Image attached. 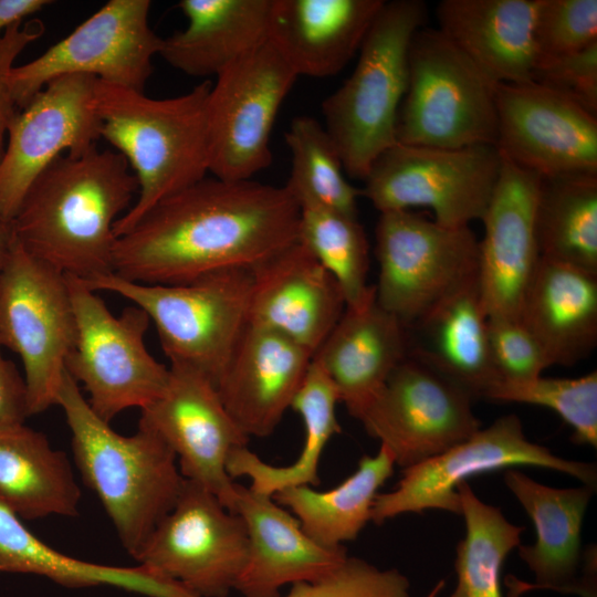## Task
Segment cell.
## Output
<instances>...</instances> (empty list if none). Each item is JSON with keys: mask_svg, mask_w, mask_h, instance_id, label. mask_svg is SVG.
Here are the masks:
<instances>
[{"mask_svg": "<svg viewBox=\"0 0 597 597\" xmlns=\"http://www.w3.org/2000/svg\"><path fill=\"white\" fill-rule=\"evenodd\" d=\"M300 208L284 187L203 178L161 200L118 237L114 274L180 284L252 269L297 241Z\"/></svg>", "mask_w": 597, "mask_h": 597, "instance_id": "obj_1", "label": "cell"}, {"mask_svg": "<svg viewBox=\"0 0 597 597\" xmlns=\"http://www.w3.org/2000/svg\"><path fill=\"white\" fill-rule=\"evenodd\" d=\"M138 425L170 447L185 479L201 484L234 512L237 490L227 472V460L233 449L248 446L250 438L229 416L206 375L170 364L164 391L140 409Z\"/></svg>", "mask_w": 597, "mask_h": 597, "instance_id": "obj_18", "label": "cell"}, {"mask_svg": "<svg viewBox=\"0 0 597 597\" xmlns=\"http://www.w3.org/2000/svg\"><path fill=\"white\" fill-rule=\"evenodd\" d=\"M489 345L499 381H524L551 367L542 347L519 318L489 317Z\"/></svg>", "mask_w": 597, "mask_h": 597, "instance_id": "obj_42", "label": "cell"}, {"mask_svg": "<svg viewBox=\"0 0 597 597\" xmlns=\"http://www.w3.org/2000/svg\"><path fill=\"white\" fill-rule=\"evenodd\" d=\"M427 17L423 1H385L362 43L353 73L322 103L324 127L349 177L364 180L375 160L397 143L409 46Z\"/></svg>", "mask_w": 597, "mask_h": 597, "instance_id": "obj_5", "label": "cell"}, {"mask_svg": "<svg viewBox=\"0 0 597 597\" xmlns=\"http://www.w3.org/2000/svg\"><path fill=\"white\" fill-rule=\"evenodd\" d=\"M515 465L552 469L596 488L595 464L564 459L548 448L530 441L520 418L510 413L447 451L402 469L396 488L377 494L370 521L380 525L405 513H422L432 509L461 515L457 492L461 482L481 473Z\"/></svg>", "mask_w": 597, "mask_h": 597, "instance_id": "obj_12", "label": "cell"}, {"mask_svg": "<svg viewBox=\"0 0 597 597\" xmlns=\"http://www.w3.org/2000/svg\"><path fill=\"white\" fill-rule=\"evenodd\" d=\"M440 583L428 597H436ZM410 583L398 569H380L365 559L347 556L328 575L296 583L284 597H409Z\"/></svg>", "mask_w": 597, "mask_h": 597, "instance_id": "obj_41", "label": "cell"}, {"mask_svg": "<svg viewBox=\"0 0 597 597\" xmlns=\"http://www.w3.org/2000/svg\"><path fill=\"white\" fill-rule=\"evenodd\" d=\"M463 388L408 356L390 374L359 421L406 469L436 457L481 429Z\"/></svg>", "mask_w": 597, "mask_h": 597, "instance_id": "obj_16", "label": "cell"}, {"mask_svg": "<svg viewBox=\"0 0 597 597\" xmlns=\"http://www.w3.org/2000/svg\"><path fill=\"white\" fill-rule=\"evenodd\" d=\"M0 573L46 577L69 588L111 586L146 597H197L150 568L82 561L45 544L0 502Z\"/></svg>", "mask_w": 597, "mask_h": 597, "instance_id": "obj_32", "label": "cell"}, {"mask_svg": "<svg viewBox=\"0 0 597 597\" xmlns=\"http://www.w3.org/2000/svg\"><path fill=\"white\" fill-rule=\"evenodd\" d=\"M535 228L541 258L597 273V175L542 179Z\"/></svg>", "mask_w": 597, "mask_h": 597, "instance_id": "obj_35", "label": "cell"}, {"mask_svg": "<svg viewBox=\"0 0 597 597\" xmlns=\"http://www.w3.org/2000/svg\"><path fill=\"white\" fill-rule=\"evenodd\" d=\"M96 81L80 74L57 77L18 109L0 160V219L13 220L31 185L59 156L96 147L102 125L94 105Z\"/></svg>", "mask_w": 597, "mask_h": 597, "instance_id": "obj_17", "label": "cell"}, {"mask_svg": "<svg viewBox=\"0 0 597 597\" xmlns=\"http://www.w3.org/2000/svg\"><path fill=\"white\" fill-rule=\"evenodd\" d=\"M457 492L465 535L455 547L457 586L449 597H503L501 572L525 530L511 523L501 509L480 500L467 481Z\"/></svg>", "mask_w": 597, "mask_h": 597, "instance_id": "obj_36", "label": "cell"}, {"mask_svg": "<svg viewBox=\"0 0 597 597\" xmlns=\"http://www.w3.org/2000/svg\"><path fill=\"white\" fill-rule=\"evenodd\" d=\"M500 154L542 179L597 175V116L536 82L498 84Z\"/></svg>", "mask_w": 597, "mask_h": 597, "instance_id": "obj_19", "label": "cell"}, {"mask_svg": "<svg viewBox=\"0 0 597 597\" xmlns=\"http://www.w3.org/2000/svg\"><path fill=\"white\" fill-rule=\"evenodd\" d=\"M43 32L42 22L35 19L17 22L0 35V160L4 153L10 123L19 109L10 88V72L18 56Z\"/></svg>", "mask_w": 597, "mask_h": 597, "instance_id": "obj_44", "label": "cell"}, {"mask_svg": "<svg viewBox=\"0 0 597 597\" xmlns=\"http://www.w3.org/2000/svg\"><path fill=\"white\" fill-rule=\"evenodd\" d=\"M150 7L149 0H109L41 55L14 65L9 83L17 107L49 82L73 74L144 92L164 42L149 25Z\"/></svg>", "mask_w": 597, "mask_h": 597, "instance_id": "obj_13", "label": "cell"}, {"mask_svg": "<svg viewBox=\"0 0 597 597\" xmlns=\"http://www.w3.org/2000/svg\"><path fill=\"white\" fill-rule=\"evenodd\" d=\"M75 329L66 275L14 237L0 276V344L22 360L30 416L56 405Z\"/></svg>", "mask_w": 597, "mask_h": 597, "instance_id": "obj_9", "label": "cell"}, {"mask_svg": "<svg viewBox=\"0 0 597 597\" xmlns=\"http://www.w3.org/2000/svg\"><path fill=\"white\" fill-rule=\"evenodd\" d=\"M533 34L535 63L597 43V0H538Z\"/></svg>", "mask_w": 597, "mask_h": 597, "instance_id": "obj_40", "label": "cell"}, {"mask_svg": "<svg viewBox=\"0 0 597 597\" xmlns=\"http://www.w3.org/2000/svg\"><path fill=\"white\" fill-rule=\"evenodd\" d=\"M532 81L597 115V43L568 55L537 61Z\"/></svg>", "mask_w": 597, "mask_h": 597, "instance_id": "obj_43", "label": "cell"}, {"mask_svg": "<svg viewBox=\"0 0 597 597\" xmlns=\"http://www.w3.org/2000/svg\"><path fill=\"white\" fill-rule=\"evenodd\" d=\"M291 171L283 186L298 208L323 207L357 216L360 190L345 178L339 154L323 124L295 117L285 134Z\"/></svg>", "mask_w": 597, "mask_h": 597, "instance_id": "obj_37", "label": "cell"}, {"mask_svg": "<svg viewBox=\"0 0 597 597\" xmlns=\"http://www.w3.org/2000/svg\"><path fill=\"white\" fill-rule=\"evenodd\" d=\"M84 282L142 308L170 364L195 368L214 385L249 325L251 269L220 270L180 284H146L114 273Z\"/></svg>", "mask_w": 597, "mask_h": 597, "instance_id": "obj_6", "label": "cell"}, {"mask_svg": "<svg viewBox=\"0 0 597 597\" xmlns=\"http://www.w3.org/2000/svg\"><path fill=\"white\" fill-rule=\"evenodd\" d=\"M517 318L551 366L585 359L597 345V273L541 258Z\"/></svg>", "mask_w": 597, "mask_h": 597, "instance_id": "obj_29", "label": "cell"}, {"mask_svg": "<svg viewBox=\"0 0 597 597\" xmlns=\"http://www.w3.org/2000/svg\"><path fill=\"white\" fill-rule=\"evenodd\" d=\"M272 0H181L188 20L164 38L159 55L193 77L218 76L268 42Z\"/></svg>", "mask_w": 597, "mask_h": 597, "instance_id": "obj_30", "label": "cell"}, {"mask_svg": "<svg viewBox=\"0 0 597 597\" xmlns=\"http://www.w3.org/2000/svg\"><path fill=\"white\" fill-rule=\"evenodd\" d=\"M251 272L249 324L280 333L314 355L346 308L336 280L300 241Z\"/></svg>", "mask_w": 597, "mask_h": 597, "instance_id": "obj_21", "label": "cell"}, {"mask_svg": "<svg viewBox=\"0 0 597 597\" xmlns=\"http://www.w3.org/2000/svg\"><path fill=\"white\" fill-rule=\"evenodd\" d=\"M377 303L406 327L479 276V240L411 210L381 212L376 226Z\"/></svg>", "mask_w": 597, "mask_h": 597, "instance_id": "obj_10", "label": "cell"}, {"mask_svg": "<svg viewBox=\"0 0 597 597\" xmlns=\"http://www.w3.org/2000/svg\"><path fill=\"white\" fill-rule=\"evenodd\" d=\"M312 358L280 333L247 326L216 385L226 410L245 436L264 438L274 432Z\"/></svg>", "mask_w": 597, "mask_h": 597, "instance_id": "obj_23", "label": "cell"}, {"mask_svg": "<svg viewBox=\"0 0 597 597\" xmlns=\"http://www.w3.org/2000/svg\"><path fill=\"white\" fill-rule=\"evenodd\" d=\"M211 85L203 80L179 96L151 98L144 92L96 81L94 105L102 123L101 138L123 155L138 182L136 201L115 222L116 238L158 202L206 178Z\"/></svg>", "mask_w": 597, "mask_h": 597, "instance_id": "obj_4", "label": "cell"}, {"mask_svg": "<svg viewBox=\"0 0 597 597\" xmlns=\"http://www.w3.org/2000/svg\"><path fill=\"white\" fill-rule=\"evenodd\" d=\"M81 500L72 465L45 434L24 423L0 429V502L21 520L76 516Z\"/></svg>", "mask_w": 597, "mask_h": 597, "instance_id": "obj_31", "label": "cell"}, {"mask_svg": "<svg viewBox=\"0 0 597 597\" xmlns=\"http://www.w3.org/2000/svg\"><path fill=\"white\" fill-rule=\"evenodd\" d=\"M235 490L234 513L243 519L249 540L248 558L234 587L243 597H281L283 586L317 580L347 558L344 546L313 541L272 496L238 483Z\"/></svg>", "mask_w": 597, "mask_h": 597, "instance_id": "obj_24", "label": "cell"}, {"mask_svg": "<svg viewBox=\"0 0 597 597\" xmlns=\"http://www.w3.org/2000/svg\"><path fill=\"white\" fill-rule=\"evenodd\" d=\"M541 180L502 156L479 241V285L491 318L519 317L541 260L535 228Z\"/></svg>", "mask_w": 597, "mask_h": 597, "instance_id": "obj_20", "label": "cell"}, {"mask_svg": "<svg viewBox=\"0 0 597 597\" xmlns=\"http://www.w3.org/2000/svg\"><path fill=\"white\" fill-rule=\"evenodd\" d=\"M504 483L532 520L536 541L517 547L520 558L535 576L526 589L545 588L596 597V576L580 570L596 567V548L584 553L582 526L596 488H553L517 469H505Z\"/></svg>", "mask_w": 597, "mask_h": 597, "instance_id": "obj_22", "label": "cell"}, {"mask_svg": "<svg viewBox=\"0 0 597 597\" xmlns=\"http://www.w3.org/2000/svg\"><path fill=\"white\" fill-rule=\"evenodd\" d=\"M0 344V429L24 423L30 416L24 376L3 357Z\"/></svg>", "mask_w": 597, "mask_h": 597, "instance_id": "obj_45", "label": "cell"}, {"mask_svg": "<svg viewBox=\"0 0 597 597\" xmlns=\"http://www.w3.org/2000/svg\"><path fill=\"white\" fill-rule=\"evenodd\" d=\"M48 0H0V35L12 24L43 10Z\"/></svg>", "mask_w": 597, "mask_h": 597, "instance_id": "obj_46", "label": "cell"}, {"mask_svg": "<svg viewBox=\"0 0 597 597\" xmlns=\"http://www.w3.org/2000/svg\"><path fill=\"white\" fill-rule=\"evenodd\" d=\"M248 551L243 519L226 509L208 489L185 479L175 506L134 559L197 597H228L244 568Z\"/></svg>", "mask_w": 597, "mask_h": 597, "instance_id": "obj_14", "label": "cell"}, {"mask_svg": "<svg viewBox=\"0 0 597 597\" xmlns=\"http://www.w3.org/2000/svg\"><path fill=\"white\" fill-rule=\"evenodd\" d=\"M538 0H442L438 30L495 84L532 81Z\"/></svg>", "mask_w": 597, "mask_h": 597, "instance_id": "obj_27", "label": "cell"}, {"mask_svg": "<svg viewBox=\"0 0 597 597\" xmlns=\"http://www.w3.org/2000/svg\"><path fill=\"white\" fill-rule=\"evenodd\" d=\"M297 241L336 280L346 306H359L375 293V286L367 284L369 248L357 216L315 206L300 208Z\"/></svg>", "mask_w": 597, "mask_h": 597, "instance_id": "obj_38", "label": "cell"}, {"mask_svg": "<svg viewBox=\"0 0 597 597\" xmlns=\"http://www.w3.org/2000/svg\"><path fill=\"white\" fill-rule=\"evenodd\" d=\"M501 166L494 145L439 148L396 143L375 160L360 195L379 213L425 207L441 226L470 227L482 220Z\"/></svg>", "mask_w": 597, "mask_h": 597, "instance_id": "obj_11", "label": "cell"}, {"mask_svg": "<svg viewBox=\"0 0 597 597\" xmlns=\"http://www.w3.org/2000/svg\"><path fill=\"white\" fill-rule=\"evenodd\" d=\"M138 182L116 150L63 154L27 191L11 221L19 243L65 275L83 281L113 272L115 222Z\"/></svg>", "mask_w": 597, "mask_h": 597, "instance_id": "obj_2", "label": "cell"}, {"mask_svg": "<svg viewBox=\"0 0 597 597\" xmlns=\"http://www.w3.org/2000/svg\"><path fill=\"white\" fill-rule=\"evenodd\" d=\"M409 356L406 326L376 301L346 306L313 358L323 367L348 413L360 419L394 369Z\"/></svg>", "mask_w": 597, "mask_h": 597, "instance_id": "obj_26", "label": "cell"}, {"mask_svg": "<svg viewBox=\"0 0 597 597\" xmlns=\"http://www.w3.org/2000/svg\"><path fill=\"white\" fill-rule=\"evenodd\" d=\"M66 280L76 325L66 373L107 422L126 409H143L164 391L169 377V367L145 345L149 317L135 305L116 316L84 281L71 275Z\"/></svg>", "mask_w": 597, "mask_h": 597, "instance_id": "obj_8", "label": "cell"}, {"mask_svg": "<svg viewBox=\"0 0 597 597\" xmlns=\"http://www.w3.org/2000/svg\"><path fill=\"white\" fill-rule=\"evenodd\" d=\"M338 392L323 367L312 358L291 408L303 420L305 436L302 450L294 462L275 467L262 461L248 446L233 449L227 460L231 479L248 476L255 493L273 496L293 486H316L321 480V457L335 434L342 431L336 417Z\"/></svg>", "mask_w": 597, "mask_h": 597, "instance_id": "obj_33", "label": "cell"}, {"mask_svg": "<svg viewBox=\"0 0 597 597\" xmlns=\"http://www.w3.org/2000/svg\"><path fill=\"white\" fill-rule=\"evenodd\" d=\"M496 85L438 29H419L409 46L397 143L439 148L496 146Z\"/></svg>", "mask_w": 597, "mask_h": 597, "instance_id": "obj_7", "label": "cell"}, {"mask_svg": "<svg viewBox=\"0 0 597 597\" xmlns=\"http://www.w3.org/2000/svg\"><path fill=\"white\" fill-rule=\"evenodd\" d=\"M14 240L12 223L0 219V276Z\"/></svg>", "mask_w": 597, "mask_h": 597, "instance_id": "obj_47", "label": "cell"}, {"mask_svg": "<svg viewBox=\"0 0 597 597\" xmlns=\"http://www.w3.org/2000/svg\"><path fill=\"white\" fill-rule=\"evenodd\" d=\"M296 78L269 41L217 76L207 102L213 177L249 180L270 165L271 132Z\"/></svg>", "mask_w": 597, "mask_h": 597, "instance_id": "obj_15", "label": "cell"}, {"mask_svg": "<svg viewBox=\"0 0 597 597\" xmlns=\"http://www.w3.org/2000/svg\"><path fill=\"white\" fill-rule=\"evenodd\" d=\"M395 460L383 444L364 455L347 479L327 491L302 485L276 492L272 498L298 520L303 531L326 547L354 541L370 521L378 490L394 474Z\"/></svg>", "mask_w": 597, "mask_h": 597, "instance_id": "obj_34", "label": "cell"}, {"mask_svg": "<svg viewBox=\"0 0 597 597\" xmlns=\"http://www.w3.org/2000/svg\"><path fill=\"white\" fill-rule=\"evenodd\" d=\"M483 398L549 408L573 429V442L597 447L596 371L578 378L540 376L524 381H499Z\"/></svg>", "mask_w": 597, "mask_h": 597, "instance_id": "obj_39", "label": "cell"}, {"mask_svg": "<svg viewBox=\"0 0 597 597\" xmlns=\"http://www.w3.org/2000/svg\"><path fill=\"white\" fill-rule=\"evenodd\" d=\"M385 0H272L268 41L296 76L339 73Z\"/></svg>", "mask_w": 597, "mask_h": 597, "instance_id": "obj_25", "label": "cell"}, {"mask_svg": "<svg viewBox=\"0 0 597 597\" xmlns=\"http://www.w3.org/2000/svg\"><path fill=\"white\" fill-rule=\"evenodd\" d=\"M56 405L70 428L83 482L97 495L123 547L135 558L182 489L176 454L145 426L138 425L132 436L116 432L93 411L66 370Z\"/></svg>", "mask_w": 597, "mask_h": 597, "instance_id": "obj_3", "label": "cell"}, {"mask_svg": "<svg viewBox=\"0 0 597 597\" xmlns=\"http://www.w3.org/2000/svg\"><path fill=\"white\" fill-rule=\"evenodd\" d=\"M488 324L478 276L406 327L409 356L483 398L499 383Z\"/></svg>", "mask_w": 597, "mask_h": 597, "instance_id": "obj_28", "label": "cell"}]
</instances>
